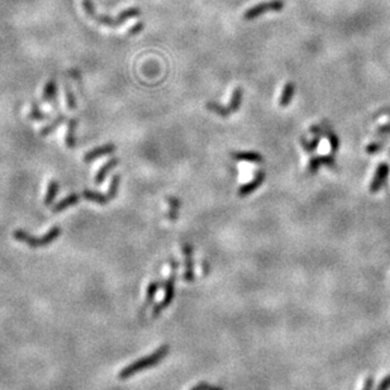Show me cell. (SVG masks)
<instances>
[{
  "label": "cell",
  "mask_w": 390,
  "mask_h": 390,
  "mask_svg": "<svg viewBox=\"0 0 390 390\" xmlns=\"http://www.w3.org/2000/svg\"><path fill=\"white\" fill-rule=\"evenodd\" d=\"M181 251H183L184 266H185L184 280L188 281V283H193L195 279L194 261H193V246L189 242H184V244H181Z\"/></svg>",
  "instance_id": "cell-6"
},
{
  "label": "cell",
  "mask_w": 390,
  "mask_h": 390,
  "mask_svg": "<svg viewBox=\"0 0 390 390\" xmlns=\"http://www.w3.org/2000/svg\"><path fill=\"white\" fill-rule=\"evenodd\" d=\"M242 89L241 88H236L235 90H233L232 93V98H231V101H230V105H228V108H230L231 112H237L238 109H240V106H241V103H242Z\"/></svg>",
  "instance_id": "cell-24"
},
{
  "label": "cell",
  "mask_w": 390,
  "mask_h": 390,
  "mask_svg": "<svg viewBox=\"0 0 390 390\" xmlns=\"http://www.w3.org/2000/svg\"><path fill=\"white\" fill-rule=\"evenodd\" d=\"M65 119H66V118H65V115H63L62 113H60V114H58L57 117H56L55 119H53V121H52L51 123L49 124V126H46V127H45V128L41 129L40 135L42 136V137H46V136L51 135V133L53 132V131H55V129L57 128V127H60L61 124H62L63 122H65Z\"/></svg>",
  "instance_id": "cell-23"
},
{
  "label": "cell",
  "mask_w": 390,
  "mask_h": 390,
  "mask_svg": "<svg viewBox=\"0 0 390 390\" xmlns=\"http://www.w3.org/2000/svg\"><path fill=\"white\" fill-rule=\"evenodd\" d=\"M61 235V228L58 226L52 227L51 230L42 237H33L28 232L23 230H17L13 232V237L19 242H23L31 248H40V247H46L53 241H56Z\"/></svg>",
  "instance_id": "cell-3"
},
{
  "label": "cell",
  "mask_w": 390,
  "mask_h": 390,
  "mask_svg": "<svg viewBox=\"0 0 390 390\" xmlns=\"http://www.w3.org/2000/svg\"><path fill=\"white\" fill-rule=\"evenodd\" d=\"M323 135L327 137L328 141H330L331 151H332V152H336V151L340 148V138L339 136L336 135L335 131L331 128V126L327 123V122H324L323 123Z\"/></svg>",
  "instance_id": "cell-17"
},
{
  "label": "cell",
  "mask_w": 390,
  "mask_h": 390,
  "mask_svg": "<svg viewBox=\"0 0 390 390\" xmlns=\"http://www.w3.org/2000/svg\"><path fill=\"white\" fill-rule=\"evenodd\" d=\"M144 28H145V24L142 23V22H140V23L135 24V26H133V27H131V28H129V31H128V35H129V36H135V35H138V33H140V32H142V31H144Z\"/></svg>",
  "instance_id": "cell-30"
},
{
  "label": "cell",
  "mask_w": 390,
  "mask_h": 390,
  "mask_svg": "<svg viewBox=\"0 0 390 390\" xmlns=\"http://www.w3.org/2000/svg\"><path fill=\"white\" fill-rule=\"evenodd\" d=\"M119 183H121V176H119V175L113 176L112 181H110L109 189H108V193H106V195L109 196L110 200H112V199H114L115 196H117L118 188H119Z\"/></svg>",
  "instance_id": "cell-28"
},
{
  "label": "cell",
  "mask_w": 390,
  "mask_h": 390,
  "mask_svg": "<svg viewBox=\"0 0 390 390\" xmlns=\"http://www.w3.org/2000/svg\"><path fill=\"white\" fill-rule=\"evenodd\" d=\"M321 138L322 136H314V138H313L312 141H307L304 137H300V145L301 147L304 148L305 152L310 153L318 147L319 142H321Z\"/></svg>",
  "instance_id": "cell-26"
},
{
  "label": "cell",
  "mask_w": 390,
  "mask_h": 390,
  "mask_svg": "<svg viewBox=\"0 0 390 390\" xmlns=\"http://www.w3.org/2000/svg\"><path fill=\"white\" fill-rule=\"evenodd\" d=\"M310 133L314 136H323V128L322 127H319L318 124H314V126H312L309 128Z\"/></svg>",
  "instance_id": "cell-34"
},
{
  "label": "cell",
  "mask_w": 390,
  "mask_h": 390,
  "mask_svg": "<svg viewBox=\"0 0 390 390\" xmlns=\"http://www.w3.org/2000/svg\"><path fill=\"white\" fill-rule=\"evenodd\" d=\"M115 149H117V146H115L114 144H112V142H109V144H105L103 145V146H99L97 147V148L92 149L89 152H86L85 155H84L83 160L85 161V162H90V161H94L99 157H103V156L110 155V153L114 152Z\"/></svg>",
  "instance_id": "cell-10"
},
{
  "label": "cell",
  "mask_w": 390,
  "mask_h": 390,
  "mask_svg": "<svg viewBox=\"0 0 390 390\" xmlns=\"http://www.w3.org/2000/svg\"><path fill=\"white\" fill-rule=\"evenodd\" d=\"M28 117L29 119H32V121H46V119H49V115L45 114V113L40 109L38 104L36 103V101H33L31 105V110H29Z\"/></svg>",
  "instance_id": "cell-25"
},
{
  "label": "cell",
  "mask_w": 390,
  "mask_h": 390,
  "mask_svg": "<svg viewBox=\"0 0 390 390\" xmlns=\"http://www.w3.org/2000/svg\"><path fill=\"white\" fill-rule=\"evenodd\" d=\"M390 389V374L385 376L382 382L379 383V387L376 388V390H389Z\"/></svg>",
  "instance_id": "cell-31"
},
{
  "label": "cell",
  "mask_w": 390,
  "mask_h": 390,
  "mask_svg": "<svg viewBox=\"0 0 390 390\" xmlns=\"http://www.w3.org/2000/svg\"><path fill=\"white\" fill-rule=\"evenodd\" d=\"M362 390H374V378L371 375H369L366 378L364 383V388Z\"/></svg>",
  "instance_id": "cell-32"
},
{
  "label": "cell",
  "mask_w": 390,
  "mask_h": 390,
  "mask_svg": "<svg viewBox=\"0 0 390 390\" xmlns=\"http://www.w3.org/2000/svg\"><path fill=\"white\" fill-rule=\"evenodd\" d=\"M76 127H78V119H70L66 133V146L69 148H75L76 146V135H75Z\"/></svg>",
  "instance_id": "cell-20"
},
{
  "label": "cell",
  "mask_w": 390,
  "mask_h": 390,
  "mask_svg": "<svg viewBox=\"0 0 390 390\" xmlns=\"http://www.w3.org/2000/svg\"><path fill=\"white\" fill-rule=\"evenodd\" d=\"M63 88H65V97H66V101H67V108H69L70 110H75L76 109V98H75V93L72 92L71 86L69 85V84H65L63 85Z\"/></svg>",
  "instance_id": "cell-27"
},
{
  "label": "cell",
  "mask_w": 390,
  "mask_h": 390,
  "mask_svg": "<svg viewBox=\"0 0 390 390\" xmlns=\"http://www.w3.org/2000/svg\"><path fill=\"white\" fill-rule=\"evenodd\" d=\"M56 97H57V83H56L55 79H51L43 89L42 99L46 101H52L53 99H56Z\"/></svg>",
  "instance_id": "cell-19"
},
{
  "label": "cell",
  "mask_w": 390,
  "mask_h": 390,
  "mask_svg": "<svg viewBox=\"0 0 390 390\" xmlns=\"http://www.w3.org/2000/svg\"><path fill=\"white\" fill-rule=\"evenodd\" d=\"M170 351V346L169 344H162L160 348H157L156 351H153L152 353H149V355L145 356V357H142V359H138L136 360L135 362H132V364H129L128 366H126L124 369H122L121 371H119V379L121 380H127V379L132 378V376H135L136 374L141 373V371L144 370H148V369H151V367L156 366L157 364H160L162 360L165 359L167 356V353H169Z\"/></svg>",
  "instance_id": "cell-1"
},
{
  "label": "cell",
  "mask_w": 390,
  "mask_h": 390,
  "mask_svg": "<svg viewBox=\"0 0 390 390\" xmlns=\"http://www.w3.org/2000/svg\"><path fill=\"white\" fill-rule=\"evenodd\" d=\"M58 189H60V185H58L57 180L49 181V188H47V194L46 196H45V200H43V204H45L46 207H49V205L53 204V201H55L56 196H57L58 194Z\"/></svg>",
  "instance_id": "cell-18"
},
{
  "label": "cell",
  "mask_w": 390,
  "mask_h": 390,
  "mask_svg": "<svg viewBox=\"0 0 390 390\" xmlns=\"http://www.w3.org/2000/svg\"><path fill=\"white\" fill-rule=\"evenodd\" d=\"M383 148H384V142H382V141H375V142H371L370 145H367L365 151H366L367 155H375L379 151H382Z\"/></svg>",
  "instance_id": "cell-29"
},
{
  "label": "cell",
  "mask_w": 390,
  "mask_h": 390,
  "mask_svg": "<svg viewBox=\"0 0 390 390\" xmlns=\"http://www.w3.org/2000/svg\"><path fill=\"white\" fill-rule=\"evenodd\" d=\"M335 157L331 155H326V156H314L309 160V164H308V172L310 175L316 174L321 166H330V167H335Z\"/></svg>",
  "instance_id": "cell-9"
},
{
  "label": "cell",
  "mask_w": 390,
  "mask_h": 390,
  "mask_svg": "<svg viewBox=\"0 0 390 390\" xmlns=\"http://www.w3.org/2000/svg\"><path fill=\"white\" fill-rule=\"evenodd\" d=\"M205 106H207L209 110H212L213 113L218 114L219 117L227 118L232 114V112H231L228 106H223V105H221V104L215 103V101H212V100L207 101V103H205Z\"/></svg>",
  "instance_id": "cell-22"
},
{
  "label": "cell",
  "mask_w": 390,
  "mask_h": 390,
  "mask_svg": "<svg viewBox=\"0 0 390 390\" xmlns=\"http://www.w3.org/2000/svg\"><path fill=\"white\" fill-rule=\"evenodd\" d=\"M160 288H161L160 281H151V283H149V285L147 287V290H146V299H145V303H144V305H142L141 314H142V313H144V310H146L149 305L153 304V301H155V298H156V294H157V292L160 290Z\"/></svg>",
  "instance_id": "cell-13"
},
{
  "label": "cell",
  "mask_w": 390,
  "mask_h": 390,
  "mask_svg": "<svg viewBox=\"0 0 390 390\" xmlns=\"http://www.w3.org/2000/svg\"><path fill=\"white\" fill-rule=\"evenodd\" d=\"M378 132L380 133V135H390V123L379 127Z\"/></svg>",
  "instance_id": "cell-35"
},
{
  "label": "cell",
  "mask_w": 390,
  "mask_h": 390,
  "mask_svg": "<svg viewBox=\"0 0 390 390\" xmlns=\"http://www.w3.org/2000/svg\"><path fill=\"white\" fill-rule=\"evenodd\" d=\"M199 387L201 390H223L221 387H215V385L208 384V383H199Z\"/></svg>",
  "instance_id": "cell-33"
},
{
  "label": "cell",
  "mask_w": 390,
  "mask_h": 390,
  "mask_svg": "<svg viewBox=\"0 0 390 390\" xmlns=\"http://www.w3.org/2000/svg\"><path fill=\"white\" fill-rule=\"evenodd\" d=\"M167 203H169V212H167V218L170 221H176L179 218V209H180V200L175 196H167Z\"/></svg>",
  "instance_id": "cell-21"
},
{
  "label": "cell",
  "mask_w": 390,
  "mask_h": 390,
  "mask_svg": "<svg viewBox=\"0 0 390 390\" xmlns=\"http://www.w3.org/2000/svg\"><path fill=\"white\" fill-rule=\"evenodd\" d=\"M389 172H390V166L389 164H387V162H382V164L376 167L375 174H374V178L370 184L371 193H376L382 189L383 185H384L385 181H387L388 176H389Z\"/></svg>",
  "instance_id": "cell-7"
},
{
  "label": "cell",
  "mask_w": 390,
  "mask_h": 390,
  "mask_svg": "<svg viewBox=\"0 0 390 390\" xmlns=\"http://www.w3.org/2000/svg\"><path fill=\"white\" fill-rule=\"evenodd\" d=\"M81 195H83L84 199H86V200L94 201V203L100 204V205H105V204H108L110 201L108 195H104L101 194V193H98V192H93V190L89 189L84 190V192L81 193Z\"/></svg>",
  "instance_id": "cell-15"
},
{
  "label": "cell",
  "mask_w": 390,
  "mask_h": 390,
  "mask_svg": "<svg viewBox=\"0 0 390 390\" xmlns=\"http://www.w3.org/2000/svg\"><path fill=\"white\" fill-rule=\"evenodd\" d=\"M284 8V1L283 0H271V1H265V3L257 4L252 8L247 9L244 14V19L251 20L260 15L265 14L267 12H279Z\"/></svg>",
  "instance_id": "cell-5"
},
{
  "label": "cell",
  "mask_w": 390,
  "mask_h": 390,
  "mask_svg": "<svg viewBox=\"0 0 390 390\" xmlns=\"http://www.w3.org/2000/svg\"><path fill=\"white\" fill-rule=\"evenodd\" d=\"M81 5H83L84 10L89 18H92L94 22H97L98 24H101V26H106V27H112V28H115V27H119L121 24H123L126 20L131 19V18H135L141 15V9L140 8H128L122 10L119 14L117 15L115 18L109 17V15H100L97 13V9H95L94 4H93L92 0H81Z\"/></svg>",
  "instance_id": "cell-2"
},
{
  "label": "cell",
  "mask_w": 390,
  "mask_h": 390,
  "mask_svg": "<svg viewBox=\"0 0 390 390\" xmlns=\"http://www.w3.org/2000/svg\"><path fill=\"white\" fill-rule=\"evenodd\" d=\"M80 200V195L79 194H70L67 195L66 198H63L62 200H60L58 203H55V205L52 207V213H60L62 210L67 209L70 207H74L75 204H78Z\"/></svg>",
  "instance_id": "cell-14"
},
{
  "label": "cell",
  "mask_w": 390,
  "mask_h": 390,
  "mask_svg": "<svg viewBox=\"0 0 390 390\" xmlns=\"http://www.w3.org/2000/svg\"><path fill=\"white\" fill-rule=\"evenodd\" d=\"M265 178H266L265 170L260 169L258 171H256V174H255V176H253L252 180L248 181V183H246L244 185H242V187L238 189V195H240L241 198H244V196H247V195L252 194L255 190H257L258 188L261 187V184L264 183Z\"/></svg>",
  "instance_id": "cell-8"
},
{
  "label": "cell",
  "mask_w": 390,
  "mask_h": 390,
  "mask_svg": "<svg viewBox=\"0 0 390 390\" xmlns=\"http://www.w3.org/2000/svg\"><path fill=\"white\" fill-rule=\"evenodd\" d=\"M118 164H119V158L118 157L110 158L109 161H106L105 164H104L103 166L99 169V171H98L97 176H95V184H97V185H100V184H103V181L105 180V178L108 176V174H109V172L112 171L115 166H118Z\"/></svg>",
  "instance_id": "cell-11"
},
{
  "label": "cell",
  "mask_w": 390,
  "mask_h": 390,
  "mask_svg": "<svg viewBox=\"0 0 390 390\" xmlns=\"http://www.w3.org/2000/svg\"><path fill=\"white\" fill-rule=\"evenodd\" d=\"M170 267H171V274H170L169 279L165 283V295L164 299L156 304L152 309V317L156 318L164 312L167 307L172 303L174 300V296H175V285H176V276H178V269H179V264L178 261H175L174 258H170Z\"/></svg>",
  "instance_id": "cell-4"
},
{
  "label": "cell",
  "mask_w": 390,
  "mask_h": 390,
  "mask_svg": "<svg viewBox=\"0 0 390 390\" xmlns=\"http://www.w3.org/2000/svg\"><path fill=\"white\" fill-rule=\"evenodd\" d=\"M190 390H201V389H200V387H199V384H196V385H194V387H193Z\"/></svg>",
  "instance_id": "cell-37"
},
{
  "label": "cell",
  "mask_w": 390,
  "mask_h": 390,
  "mask_svg": "<svg viewBox=\"0 0 390 390\" xmlns=\"http://www.w3.org/2000/svg\"><path fill=\"white\" fill-rule=\"evenodd\" d=\"M203 273L204 275H207L208 274V262H203Z\"/></svg>",
  "instance_id": "cell-36"
},
{
  "label": "cell",
  "mask_w": 390,
  "mask_h": 390,
  "mask_svg": "<svg viewBox=\"0 0 390 390\" xmlns=\"http://www.w3.org/2000/svg\"><path fill=\"white\" fill-rule=\"evenodd\" d=\"M231 157L236 161H248V162H255L260 164L262 162V156L255 151H237V152L231 153Z\"/></svg>",
  "instance_id": "cell-12"
},
{
  "label": "cell",
  "mask_w": 390,
  "mask_h": 390,
  "mask_svg": "<svg viewBox=\"0 0 390 390\" xmlns=\"http://www.w3.org/2000/svg\"><path fill=\"white\" fill-rule=\"evenodd\" d=\"M294 92H295V85L292 81H288L285 84L284 89H283V93H281L280 100H279V104H280L281 108H285L290 104L292 101V97H294Z\"/></svg>",
  "instance_id": "cell-16"
}]
</instances>
